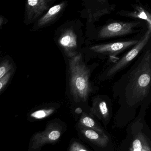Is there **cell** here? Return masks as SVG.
I'll use <instances>...</instances> for the list:
<instances>
[{"mask_svg": "<svg viewBox=\"0 0 151 151\" xmlns=\"http://www.w3.org/2000/svg\"><path fill=\"white\" fill-rule=\"evenodd\" d=\"M144 53L127 74L124 83L126 96L137 101L146 97L151 87V50L147 49Z\"/></svg>", "mask_w": 151, "mask_h": 151, "instance_id": "1", "label": "cell"}, {"mask_svg": "<svg viewBox=\"0 0 151 151\" xmlns=\"http://www.w3.org/2000/svg\"><path fill=\"white\" fill-rule=\"evenodd\" d=\"M69 69L71 95L76 102L86 101L92 88L90 70L84 62L80 53L69 59Z\"/></svg>", "mask_w": 151, "mask_h": 151, "instance_id": "2", "label": "cell"}, {"mask_svg": "<svg viewBox=\"0 0 151 151\" xmlns=\"http://www.w3.org/2000/svg\"><path fill=\"white\" fill-rule=\"evenodd\" d=\"M62 127L58 122L50 121L43 131L34 133L30 139L28 151H40L45 145L56 143L61 136Z\"/></svg>", "mask_w": 151, "mask_h": 151, "instance_id": "3", "label": "cell"}, {"mask_svg": "<svg viewBox=\"0 0 151 151\" xmlns=\"http://www.w3.org/2000/svg\"><path fill=\"white\" fill-rule=\"evenodd\" d=\"M151 30L147 29L145 35L139 40L138 42L131 50L124 55L122 58L116 61L114 64L106 70L101 78L108 80L112 78L116 74L123 69L133 60L148 43L151 37Z\"/></svg>", "mask_w": 151, "mask_h": 151, "instance_id": "4", "label": "cell"}, {"mask_svg": "<svg viewBox=\"0 0 151 151\" xmlns=\"http://www.w3.org/2000/svg\"><path fill=\"white\" fill-rule=\"evenodd\" d=\"M140 22H114L102 27L99 32L100 39L109 38L129 35L134 32V29Z\"/></svg>", "mask_w": 151, "mask_h": 151, "instance_id": "5", "label": "cell"}, {"mask_svg": "<svg viewBox=\"0 0 151 151\" xmlns=\"http://www.w3.org/2000/svg\"><path fill=\"white\" fill-rule=\"evenodd\" d=\"M84 5L85 8L82 11V14L90 23L95 22L102 16L109 14L114 8L106 1H87Z\"/></svg>", "mask_w": 151, "mask_h": 151, "instance_id": "6", "label": "cell"}, {"mask_svg": "<svg viewBox=\"0 0 151 151\" xmlns=\"http://www.w3.org/2000/svg\"><path fill=\"white\" fill-rule=\"evenodd\" d=\"M139 40H135L97 45L91 47L90 50L95 53L114 57L116 55L124 50L132 47H134L138 42Z\"/></svg>", "mask_w": 151, "mask_h": 151, "instance_id": "7", "label": "cell"}, {"mask_svg": "<svg viewBox=\"0 0 151 151\" xmlns=\"http://www.w3.org/2000/svg\"><path fill=\"white\" fill-rule=\"evenodd\" d=\"M57 42L69 59L78 54L77 36L72 28L64 29L60 34Z\"/></svg>", "mask_w": 151, "mask_h": 151, "instance_id": "8", "label": "cell"}, {"mask_svg": "<svg viewBox=\"0 0 151 151\" xmlns=\"http://www.w3.org/2000/svg\"><path fill=\"white\" fill-rule=\"evenodd\" d=\"M49 0H28L25 5L24 22L30 24L35 22L49 8Z\"/></svg>", "mask_w": 151, "mask_h": 151, "instance_id": "9", "label": "cell"}, {"mask_svg": "<svg viewBox=\"0 0 151 151\" xmlns=\"http://www.w3.org/2000/svg\"><path fill=\"white\" fill-rule=\"evenodd\" d=\"M66 5V2H62L49 9L46 14L38 21L36 28L45 27L55 21L64 9Z\"/></svg>", "mask_w": 151, "mask_h": 151, "instance_id": "10", "label": "cell"}, {"mask_svg": "<svg viewBox=\"0 0 151 151\" xmlns=\"http://www.w3.org/2000/svg\"><path fill=\"white\" fill-rule=\"evenodd\" d=\"M56 110L55 107L43 105L33 109L27 115L28 121L31 122L41 121L52 114Z\"/></svg>", "mask_w": 151, "mask_h": 151, "instance_id": "11", "label": "cell"}, {"mask_svg": "<svg viewBox=\"0 0 151 151\" xmlns=\"http://www.w3.org/2000/svg\"><path fill=\"white\" fill-rule=\"evenodd\" d=\"M81 133L92 143L101 147L106 146L109 141L108 137L105 133H100L91 129L83 128Z\"/></svg>", "mask_w": 151, "mask_h": 151, "instance_id": "12", "label": "cell"}, {"mask_svg": "<svg viewBox=\"0 0 151 151\" xmlns=\"http://www.w3.org/2000/svg\"><path fill=\"white\" fill-rule=\"evenodd\" d=\"M134 6L135 11L132 12L121 11L119 13V15L144 20L147 22V29L151 30V16L150 13L140 6L136 5Z\"/></svg>", "mask_w": 151, "mask_h": 151, "instance_id": "13", "label": "cell"}, {"mask_svg": "<svg viewBox=\"0 0 151 151\" xmlns=\"http://www.w3.org/2000/svg\"><path fill=\"white\" fill-rule=\"evenodd\" d=\"M91 113L100 119L107 120L109 118V111L106 103L103 100L97 99L94 100Z\"/></svg>", "mask_w": 151, "mask_h": 151, "instance_id": "14", "label": "cell"}, {"mask_svg": "<svg viewBox=\"0 0 151 151\" xmlns=\"http://www.w3.org/2000/svg\"><path fill=\"white\" fill-rule=\"evenodd\" d=\"M151 147L145 137L139 133L132 141L130 151H151Z\"/></svg>", "mask_w": 151, "mask_h": 151, "instance_id": "15", "label": "cell"}, {"mask_svg": "<svg viewBox=\"0 0 151 151\" xmlns=\"http://www.w3.org/2000/svg\"><path fill=\"white\" fill-rule=\"evenodd\" d=\"M79 124L82 127L93 130L97 132L103 133V130L97 125L95 121L88 116L83 114L79 121Z\"/></svg>", "mask_w": 151, "mask_h": 151, "instance_id": "16", "label": "cell"}, {"mask_svg": "<svg viewBox=\"0 0 151 151\" xmlns=\"http://www.w3.org/2000/svg\"><path fill=\"white\" fill-rule=\"evenodd\" d=\"M13 68V63L9 60H5L2 61L0 63V79L11 71Z\"/></svg>", "mask_w": 151, "mask_h": 151, "instance_id": "17", "label": "cell"}, {"mask_svg": "<svg viewBox=\"0 0 151 151\" xmlns=\"http://www.w3.org/2000/svg\"><path fill=\"white\" fill-rule=\"evenodd\" d=\"M13 75L12 71H10L7 73L4 76L0 79V93L3 91L10 81Z\"/></svg>", "mask_w": 151, "mask_h": 151, "instance_id": "18", "label": "cell"}, {"mask_svg": "<svg viewBox=\"0 0 151 151\" xmlns=\"http://www.w3.org/2000/svg\"><path fill=\"white\" fill-rule=\"evenodd\" d=\"M69 151H88L84 147L78 142L72 143L69 148Z\"/></svg>", "mask_w": 151, "mask_h": 151, "instance_id": "19", "label": "cell"}, {"mask_svg": "<svg viewBox=\"0 0 151 151\" xmlns=\"http://www.w3.org/2000/svg\"><path fill=\"white\" fill-rule=\"evenodd\" d=\"M5 22V19L3 17L0 16V28L2 26Z\"/></svg>", "mask_w": 151, "mask_h": 151, "instance_id": "20", "label": "cell"}, {"mask_svg": "<svg viewBox=\"0 0 151 151\" xmlns=\"http://www.w3.org/2000/svg\"><path fill=\"white\" fill-rule=\"evenodd\" d=\"M75 112H76V114H79L82 113V110L80 108H77L76 109V110H75Z\"/></svg>", "mask_w": 151, "mask_h": 151, "instance_id": "21", "label": "cell"}]
</instances>
